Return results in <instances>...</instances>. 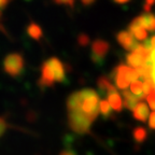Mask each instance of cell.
<instances>
[{"instance_id": "obj_1", "label": "cell", "mask_w": 155, "mask_h": 155, "mask_svg": "<svg viewBox=\"0 0 155 155\" xmlns=\"http://www.w3.org/2000/svg\"><path fill=\"white\" fill-rule=\"evenodd\" d=\"M139 74L136 69L124 64L117 65L110 73V80L115 83V86L120 90H126L131 82L138 80Z\"/></svg>"}, {"instance_id": "obj_2", "label": "cell", "mask_w": 155, "mask_h": 155, "mask_svg": "<svg viewBox=\"0 0 155 155\" xmlns=\"http://www.w3.org/2000/svg\"><path fill=\"white\" fill-rule=\"evenodd\" d=\"M80 92L82 96V101L78 110H81L91 121L94 122L99 114V95L91 88H84Z\"/></svg>"}, {"instance_id": "obj_3", "label": "cell", "mask_w": 155, "mask_h": 155, "mask_svg": "<svg viewBox=\"0 0 155 155\" xmlns=\"http://www.w3.org/2000/svg\"><path fill=\"white\" fill-rule=\"evenodd\" d=\"M2 69L11 78H18L24 73L25 59L21 53H10L3 58Z\"/></svg>"}, {"instance_id": "obj_4", "label": "cell", "mask_w": 155, "mask_h": 155, "mask_svg": "<svg viewBox=\"0 0 155 155\" xmlns=\"http://www.w3.org/2000/svg\"><path fill=\"white\" fill-rule=\"evenodd\" d=\"M68 120H69L70 128L74 133L81 134V135L88 133L91 128V125L93 123L81 110L68 111Z\"/></svg>"}, {"instance_id": "obj_5", "label": "cell", "mask_w": 155, "mask_h": 155, "mask_svg": "<svg viewBox=\"0 0 155 155\" xmlns=\"http://www.w3.org/2000/svg\"><path fill=\"white\" fill-rule=\"evenodd\" d=\"M110 50V44L106 40L97 39L92 43L91 48V59L98 67H101L104 63V58Z\"/></svg>"}, {"instance_id": "obj_6", "label": "cell", "mask_w": 155, "mask_h": 155, "mask_svg": "<svg viewBox=\"0 0 155 155\" xmlns=\"http://www.w3.org/2000/svg\"><path fill=\"white\" fill-rule=\"evenodd\" d=\"M48 63L51 67L52 71H53L54 79H55V82L59 83H68L67 79V73H66V68L67 66H65L61 61H59L57 57H51L50 59H48Z\"/></svg>"}, {"instance_id": "obj_7", "label": "cell", "mask_w": 155, "mask_h": 155, "mask_svg": "<svg viewBox=\"0 0 155 155\" xmlns=\"http://www.w3.org/2000/svg\"><path fill=\"white\" fill-rule=\"evenodd\" d=\"M116 41L119 42L126 51L133 52L138 48L140 43L135 39V37L128 31V30H122L116 35Z\"/></svg>"}, {"instance_id": "obj_8", "label": "cell", "mask_w": 155, "mask_h": 155, "mask_svg": "<svg viewBox=\"0 0 155 155\" xmlns=\"http://www.w3.org/2000/svg\"><path fill=\"white\" fill-rule=\"evenodd\" d=\"M54 82H55V79H54L53 71L48 61H45L41 66V77L39 79L38 84L41 88H45V87H52L54 85Z\"/></svg>"}, {"instance_id": "obj_9", "label": "cell", "mask_w": 155, "mask_h": 155, "mask_svg": "<svg viewBox=\"0 0 155 155\" xmlns=\"http://www.w3.org/2000/svg\"><path fill=\"white\" fill-rule=\"evenodd\" d=\"M97 86H98V92L102 96L108 97V95L112 94L114 92H117L115 85L112 83V81L110 80V78L108 77H100L97 81Z\"/></svg>"}, {"instance_id": "obj_10", "label": "cell", "mask_w": 155, "mask_h": 155, "mask_svg": "<svg viewBox=\"0 0 155 155\" xmlns=\"http://www.w3.org/2000/svg\"><path fill=\"white\" fill-rule=\"evenodd\" d=\"M128 31L135 37L136 40L138 41H145L148 39V31L143 28L139 23L138 18L136 17L135 19L131 21V23L128 26Z\"/></svg>"}, {"instance_id": "obj_11", "label": "cell", "mask_w": 155, "mask_h": 155, "mask_svg": "<svg viewBox=\"0 0 155 155\" xmlns=\"http://www.w3.org/2000/svg\"><path fill=\"white\" fill-rule=\"evenodd\" d=\"M134 117L140 122H147L149 117V107L144 101H139L133 110Z\"/></svg>"}, {"instance_id": "obj_12", "label": "cell", "mask_w": 155, "mask_h": 155, "mask_svg": "<svg viewBox=\"0 0 155 155\" xmlns=\"http://www.w3.org/2000/svg\"><path fill=\"white\" fill-rule=\"evenodd\" d=\"M138 21L140 25L149 31H155V15L150 12H145L143 14L139 15Z\"/></svg>"}, {"instance_id": "obj_13", "label": "cell", "mask_w": 155, "mask_h": 155, "mask_svg": "<svg viewBox=\"0 0 155 155\" xmlns=\"http://www.w3.org/2000/svg\"><path fill=\"white\" fill-rule=\"evenodd\" d=\"M122 95H123V98H124L123 106L128 110H134V108L137 106V104H138L139 100H140L139 97H137L131 92H128V91H126V90L123 91Z\"/></svg>"}, {"instance_id": "obj_14", "label": "cell", "mask_w": 155, "mask_h": 155, "mask_svg": "<svg viewBox=\"0 0 155 155\" xmlns=\"http://www.w3.org/2000/svg\"><path fill=\"white\" fill-rule=\"evenodd\" d=\"M108 102H109L110 107L112 108V110H114L115 112H121L122 108H123V101H122L121 95L119 94V92H114L112 94L108 95Z\"/></svg>"}, {"instance_id": "obj_15", "label": "cell", "mask_w": 155, "mask_h": 155, "mask_svg": "<svg viewBox=\"0 0 155 155\" xmlns=\"http://www.w3.org/2000/svg\"><path fill=\"white\" fill-rule=\"evenodd\" d=\"M27 34L30 38H32L36 41H40L43 36V31H42L41 27L39 26L37 23L31 22L27 27Z\"/></svg>"}, {"instance_id": "obj_16", "label": "cell", "mask_w": 155, "mask_h": 155, "mask_svg": "<svg viewBox=\"0 0 155 155\" xmlns=\"http://www.w3.org/2000/svg\"><path fill=\"white\" fill-rule=\"evenodd\" d=\"M139 74V78L143 79V80H148V79H152V73H153V66L151 63L145 64L142 67L136 69Z\"/></svg>"}, {"instance_id": "obj_17", "label": "cell", "mask_w": 155, "mask_h": 155, "mask_svg": "<svg viewBox=\"0 0 155 155\" xmlns=\"http://www.w3.org/2000/svg\"><path fill=\"white\" fill-rule=\"evenodd\" d=\"M130 92L137 97H139L140 99H144L143 98V83L139 80H136L130 83Z\"/></svg>"}, {"instance_id": "obj_18", "label": "cell", "mask_w": 155, "mask_h": 155, "mask_svg": "<svg viewBox=\"0 0 155 155\" xmlns=\"http://www.w3.org/2000/svg\"><path fill=\"white\" fill-rule=\"evenodd\" d=\"M99 112L104 117L109 119L112 116V108L110 107L108 100H100L99 102Z\"/></svg>"}, {"instance_id": "obj_19", "label": "cell", "mask_w": 155, "mask_h": 155, "mask_svg": "<svg viewBox=\"0 0 155 155\" xmlns=\"http://www.w3.org/2000/svg\"><path fill=\"white\" fill-rule=\"evenodd\" d=\"M133 135H134V139H135L137 142L141 143L147 139L148 134H147V130H145L144 128H142V127H137V128H135V130H134Z\"/></svg>"}, {"instance_id": "obj_20", "label": "cell", "mask_w": 155, "mask_h": 155, "mask_svg": "<svg viewBox=\"0 0 155 155\" xmlns=\"http://www.w3.org/2000/svg\"><path fill=\"white\" fill-rule=\"evenodd\" d=\"M78 43L81 46H87L90 43V37L85 34H81L78 37Z\"/></svg>"}, {"instance_id": "obj_21", "label": "cell", "mask_w": 155, "mask_h": 155, "mask_svg": "<svg viewBox=\"0 0 155 155\" xmlns=\"http://www.w3.org/2000/svg\"><path fill=\"white\" fill-rule=\"evenodd\" d=\"M8 127H9V125H8L7 119L3 116H0V137L7 131Z\"/></svg>"}, {"instance_id": "obj_22", "label": "cell", "mask_w": 155, "mask_h": 155, "mask_svg": "<svg viewBox=\"0 0 155 155\" xmlns=\"http://www.w3.org/2000/svg\"><path fill=\"white\" fill-rule=\"evenodd\" d=\"M56 5H67L69 8H73L74 7V2L75 0H53Z\"/></svg>"}, {"instance_id": "obj_23", "label": "cell", "mask_w": 155, "mask_h": 155, "mask_svg": "<svg viewBox=\"0 0 155 155\" xmlns=\"http://www.w3.org/2000/svg\"><path fill=\"white\" fill-rule=\"evenodd\" d=\"M150 63L152 64L153 66V73H152V79H153V82L155 84V48L152 51V54H151V59H150Z\"/></svg>"}, {"instance_id": "obj_24", "label": "cell", "mask_w": 155, "mask_h": 155, "mask_svg": "<svg viewBox=\"0 0 155 155\" xmlns=\"http://www.w3.org/2000/svg\"><path fill=\"white\" fill-rule=\"evenodd\" d=\"M155 5V0H144V5H143V9L145 12H150L152 5Z\"/></svg>"}, {"instance_id": "obj_25", "label": "cell", "mask_w": 155, "mask_h": 155, "mask_svg": "<svg viewBox=\"0 0 155 155\" xmlns=\"http://www.w3.org/2000/svg\"><path fill=\"white\" fill-rule=\"evenodd\" d=\"M149 127L151 129H154L155 130V111L150 114V117H149Z\"/></svg>"}, {"instance_id": "obj_26", "label": "cell", "mask_w": 155, "mask_h": 155, "mask_svg": "<svg viewBox=\"0 0 155 155\" xmlns=\"http://www.w3.org/2000/svg\"><path fill=\"white\" fill-rule=\"evenodd\" d=\"M12 0H0V10L5 9V7H8L10 2H11Z\"/></svg>"}, {"instance_id": "obj_27", "label": "cell", "mask_w": 155, "mask_h": 155, "mask_svg": "<svg viewBox=\"0 0 155 155\" xmlns=\"http://www.w3.org/2000/svg\"><path fill=\"white\" fill-rule=\"evenodd\" d=\"M80 1L82 2L83 5H85V7H90V5H92L93 3H95L96 0H80Z\"/></svg>"}, {"instance_id": "obj_28", "label": "cell", "mask_w": 155, "mask_h": 155, "mask_svg": "<svg viewBox=\"0 0 155 155\" xmlns=\"http://www.w3.org/2000/svg\"><path fill=\"white\" fill-rule=\"evenodd\" d=\"M0 30H1L3 34H7V31L5 30L3 25H2V11H1V10H0Z\"/></svg>"}, {"instance_id": "obj_29", "label": "cell", "mask_w": 155, "mask_h": 155, "mask_svg": "<svg viewBox=\"0 0 155 155\" xmlns=\"http://www.w3.org/2000/svg\"><path fill=\"white\" fill-rule=\"evenodd\" d=\"M59 155H77V154L71 150H65V151H63Z\"/></svg>"}, {"instance_id": "obj_30", "label": "cell", "mask_w": 155, "mask_h": 155, "mask_svg": "<svg viewBox=\"0 0 155 155\" xmlns=\"http://www.w3.org/2000/svg\"><path fill=\"white\" fill-rule=\"evenodd\" d=\"M113 1L117 5H125V3H128L130 0H113Z\"/></svg>"}]
</instances>
